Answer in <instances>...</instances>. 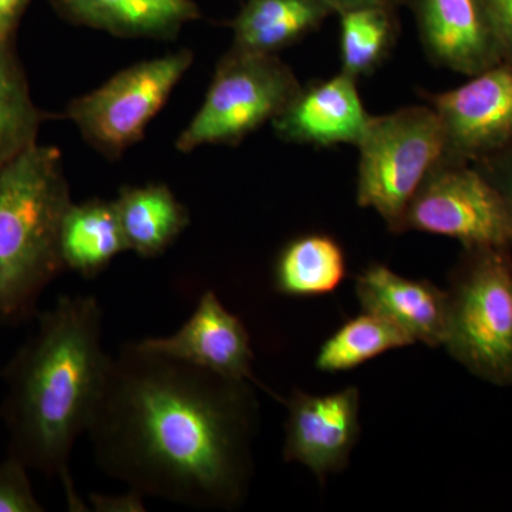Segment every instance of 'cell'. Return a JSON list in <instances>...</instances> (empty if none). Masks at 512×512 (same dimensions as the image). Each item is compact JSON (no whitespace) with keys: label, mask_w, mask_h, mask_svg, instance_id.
<instances>
[{"label":"cell","mask_w":512,"mask_h":512,"mask_svg":"<svg viewBox=\"0 0 512 512\" xmlns=\"http://www.w3.org/2000/svg\"><path fill=\"white\" fill-rule=\"evenodd\" d=\"M0 45H2V43H0Z\"/></svg>","instance_id":"cell-29"},{"label":"cell","mask_w":512,"mask_h":512,"mask_svg":"<svg viewBox=\"0 0 512 512\" xmlns=\"http://www.w3.org/2000/svg\"><path fill=\"white\" fill-rule=\"evenodd\" d=\"M30 3L32 0H0V43H12Z\"/></svg>","instance_id":"cell-27"},{"label":"cell","mask_w":512,"mask_h":512,"mask_svg":"<svg viewBox=\"0 0 512 512\" xmlns=\"http://www.w3.org/2000/svg\"><path fill=\"white\" fill-rule=\"evenodd\" d=\"M431 63L471 77L503 60L487 0H404Z\"/></svg>","instance_id":"cell-11"},{"label":"cell","mask_w":512,"mask_h":512,"mask_svg":"<svg viewBox=\"0 0 512 512\" xmlns=\"http://www.w3.org/2000/svg\"><path fill=\"white\" fill-rule=\"evenodd\" d=\"M446 295L448 355L483 382L512 386V249L463 248Z\"/></svg>","instance_id":"cell-4"},{"label":"cell","mask_w":512,"mask_h":512,"mask_svg":"<svg viewBox=\"0 0 512 512\" xmlns=\"http://www.w3.org/2000/svg\"><path fill=\"white\" fill-rule=\"evenodd\" d=\"M413 345L416 343L390 320L362 311L325 340L315 366L323 373L348 372L390 350Z\"/></svg>","instance_id":"cell-22"},{"label":"cell","mask_w":512,"mask_h":512,"mask_svg":"<svg viewBox=\"0 0 512 512\" xmlns=\"http://www.w3.org/2000/svg\"><path fill=\"white\" fill-rule=\"evenodd\" d=\"M140 348L258 386L251 338L242 320L229 312L217 293H202L190 318L173 335L138 340Z\"/></svg>","instance_id":"cell-12"},{"label":"cell","mask_w":512,"mask_h":512,"mask_svg":"<svg viewBox=\"0 0 512 512\" xmlns=\"http://www.w3.org/2000/svg\"><path fill=\"white\" fill-rule=\"evenodd\" d=\"M92 510L97 512H144L147 510L146 497L136 490L127 488L119 495L92 493L89 495Z\"/></svg>","instance_id":"cell-25"},{"label":"cell","mask_w":512,"mask_h":512,"mask_svg":"<svg viewBox=\"0 0 512 512\" xmlns=\"http://www.w3.org/2000/svg\"><path fill=\"white\" fill-rule=\"evenodd\" d=\"M103 318L94 296H60L3 372L9 456L59 477L73 511L89 508L74 490L70 456L89 429L113 357L104 350Z\"/></svg>","instance_id":"cell-2"},{"label":"cell","mask_w":512,"mask_h":512,"mask_svg":"<svg viewBox=\"0 0 512 512\" xmlns=\"http://www.w3.org/2000/svg\"><path fill=\"white\" fill-rule=\"evenodd\" d=\"M72 202L59 148L37 143L0 171V323L28 318L64 271L60 227Z\"/></svg>","instance_id":"cell-3"},{"label":"cell","mask_w":512,"mask_h":512,"mask_svg":"<svg viewBox=\"0 0 512 512\" xmlns=\"http://www.w3.org/2000/svg\"><path fill=\"white\" fill-rule=\"evenodd\" d=\"M424 99L439 117L448 160L477 164L512 141V64L505 60Z\"/></svg>","instance_id":"cell-9"},{"label":"cell","mask_w":512,"mask_h":512,"mask_svg":"<svg viewBox=\"0 0 512 512\" xmlns=\"http://www.w3.org/2000/svg\"><path fill=\"white\" fill-rule=\"evenodd\" d=\"M29 468L10 457L0 463V512H43L28 474Z\"/></svg>","instance_id":"cell-23"},{"label":"cell","mask_w":512,"mask_h":512,"mask_svg":"<svg viewBox=\"0 0 512 512\" xmlns=\"http://www.w3.org/2000/svg\"><path fill=\"white\" fill-rule=\"evenodd\" d=\"M192 63L194 53L181 49L133 64L99 89L70 101L66 117L97 153L117 160L143 140L148 124Z\"/></svg>","instance_id":"cell-7"},{"label":"cell","mask_w":512,"mask_h":512,"mask_svg":"<svg viewBox=\"0 0 512 512\" xmlns=\"http://www.w3.org/2000/svg\"><path fill=\"white\" fill-rule=\"evenodd\" d=\"M332 15L326 0H245L231 22V49L278 55L318 32Z\"/></svg>","instance_id":"cell-16"},{"label":"cell","mask_w":512,"mask_h":512,"mask_svg":"<svg viewBox=\"0 0 512 512\" xmlns=\"http://www.w3.org/2000/svg\"><path fill=\"white\" fill-rule=\"evenodd\" d=\"M362 311L375 313L403 330L414 343L443 348L447 328L446 289L426 279L407 278L373 262L356 276Z\"/></svg>","instance_id":"cell-14"},{"label":"cell","mask_w":512,"mask_h":512,"mask_svg":"<svg viewBox=\"0 0 512 512\" xmlns=\"http://www.w3.org/2000/svg\"><path fill=\"white\" fill-rule=\"evenodd\" d=\"M476 165L512 211V141Z\"/></svg>","instance_id":"cell-24"},{"label":"cell","mask_w":512,"mask_h":512,"mask_svg":"<svg viewBox=\"0 0 512 512\" xmlns=\"http://www.w3.org/2000/svg\"><path fill=\"white\" fill-rule=\"evenodd\" d=\"M357 82L340 70L329 79L302 84L288 106L272 120L276 137L285 143L315 148L343 144L357 147L372 119Z\"/></svg>","instance_id":"cell-13"},{"label":"cell","mask_w":512,"mask_h":512,"mask_svg":"<svg viewBox=\"0 0 512 512\" xmlns=\"http://www.w3.org/2000/svg\"><path fill=\"white\" fill-rule=\"evenodd\" d=\"M43 113L12 43L0 45V171L37 144Z\"/></svg>","instance_id":"cell-21"},{"label":"cell","mask_w":512,"mask_h":512,"mask_svg":"<svg viewBox=\"0 0 512 512\" xmlns=\"http://www.w3.org/2000/svg\"><path fill=\"white\" fill-rule=\"evenodd\" d=\"M357 150V205L376 211L390 232L400 234L407 205L444 157L436 111L426 104L372 116Z\"/></svg>","instance_id":"cell-5"},{"label":"cell","mask_w":512,"mask_h":512,"mask_svg":"<svg viewBox=\"0 0 512 512\" xmlns=\"http://www.w3.org/2000/svg\"><path fill=\"white\" fill-rule=\"evenodd\" d=\"M301 86L278 55L229 49L215 67L200 110L178 136L175 148L191 153L202 146H238L272 123Z\"/></svg>","instance_id":"cell-6"},{"label":"cell","mask_w":512,"mask_h":512,"mask_svg":"<svg viewBox=\"0 0 512 512\" xmlns=\"http://www.w3.org/2000/svg\"><path fill=\"white\" fill-rule=\"evenodd\" d=\"M252 384L126 343L86 433L97 466L146 498L237 510L254 477Z\"/></svg>","instance_id":"cell-1"},{"label":"cell","mask_w":512,"mask_h":512,"mask_svg":"<svg viewBox=\"0 0 512 512\" xmlns=\"http://www.w3.org/2000/svg\"><path fill=\"white\" fill-rule=\"evenodd\" d=\"M346 275V254L338 239L309 232L286 242L276 256L272 278L276 292L305 298L335 292Z\"/></svg>","instance_id":"cell-19"},{"label":"cell","mask_w":512,"mask_h":512,"mask_svg":"<svg viewBox=\"0 0 512 512\" xmlns=\"http://www.w3.org/2000/svg\"><path fill=\"white\" fill-rule=\"evenodd\" d=\"M410 231L512 249V211L476 165L443 157L404 211L400 234Z\"/></svg>","instance_id":"cell-8"},{"label":"cell","mask_w":512,"mask_h":512,"mask_svg":"<svg viewBox=\"0 0 512 512\" xmlns=\"http://www.w3.org/2000/svg\"><path fill=\"white\" fill-rule=\"evenodd\" d=\"M59 249L64 269L89 279L128 251L114 201L72 202L60 227Z\"/></svg>","instance_id":"cell-18"},{"label":"cell","mask_w":512,"mask_h":512,"mask_svg":"<svg viewBox=\"0 0 512 512\" xmlns=\"http://www.w3.org/2000/svg\"><path fill=\"white\" fill-rule=\"evenodd\" d=\"M57 15L124 39L174 40L202 18L194 0H49Z\"/></svg>","instance_id":"cell-15"},{"label":"cell","mask_w":512,"mask_h":512,"mask_svg":"<svg viewBox=\"0 0 512 512\" xmlns=\"http://www.w3.org/2000/svg\"><path fill=\"white\" fill-rule=\"evenodd\" d=\"M399 9L366 6L339 13L340 70L356 80L372 76L399 42Z\"/></svg>","instance_id":"cell-20"},{"label":"cell","mask_w":512,"mask_h":512,"mask_svg":"<svg viewBox=\"0 0 512 512\" xmlns=\"http://www.w3.org/2000/svg\"><path fill=\"white\" fill-rule=\"evenodd\" d=\"M284 460L312 471L320 483L349 466L360 436V392L355 386L311 394L293 389L284 400Z\"/></svg>","instance_id":"cell-10"},{"label":"cell","mask_w":512,"mask_h":512,"mask_svg":"<svg viewBox=\"0 0 512 512\" xmlns=\"http://www.w3.org/2000/svg\"><path fill=\"white\" fill-rule=\"evenodd\" d=\"M500 40L503 60L512 64V0H487Z\"/></svg>","instance_id":"cell-26"},{"label":"cell","mask_w":512,"mask_h":512,"mask_svg":"<svg viewBox=\"0 0 512 512\" xmlns=\"http://www.w3.org/2000/svg\"><path fill=\"white\" fill-rule=\"evenodd\" d=\"M113 201L128 251L141 258L163 255L191 224L190 210L165 184L126 185Z\"/></svg>","instance_id":"cell-17"},{"label":"cell","mask_w":512,"mask_h":512,"mask_svg":"<svg viewBox=\"0 0 512 512\" xmlns=\"http://www.w3.org/2000/svg\"><path fill=\"white\" fill-rule=\"evenodd\" d=\"M335 15L357 8H366V6H387V8L399 9L403 5L404 0H326Z\"/></svg>","instance_id":"cell-28"}]
</instances>
